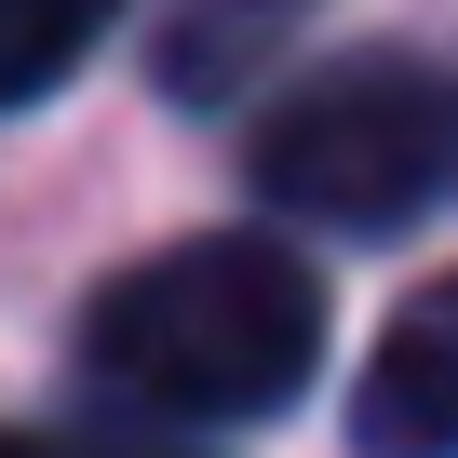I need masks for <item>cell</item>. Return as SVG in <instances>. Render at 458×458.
I'll return each mask as SVG.
<instances>
[{
    "label": "cell",
    "mask_w": 458,
    "mask_h": 458,
    "mask_svg": "<svg viewBox=\"0 0 458 458\" xmlns=\"http://www.w3.org/2000/svg\"><path fill=\"white\" fill-rule=\"evenodd\" d=\"M81 364L189 431H257L310 391L324 364V270L270 229H202V243H162L135 270L95 284L81 310Z\"/></svg>",
    "instance_id": "cell-1"
},
{
    "label": "cell",
    "mask_w": 458,
    "mask_h": 458,
    "mask_svg": "<svg viewBox=\"0 0 458 458\" xmlns=\"http://www.w3.org/2000/svg\"><path fill=\"white\" fill-rule=\"evenodd\" d=\"M243 175L310 229H404L458 175V108L418 55H337V68L270 95Z\"/></svg>",
    "instance_id": "cell-2"
},
{
    "label": "cell",
    "mask_w": 458,
    "mask_h": 458,
    "mask_svg": "<svg viewBox=\"0 0 458 458\" xmlns=\"http://www.w3.org/2000/svg\"><path fill=\"white\" fill-rule=\"evenodd\" d=\"M351 431L377 458H458V270H431L377 351H364V391H351Z\"/></svg>",
    "instance_id": "cell-3"
},
{
    "label": "cell",
    "mask_w": 458,
    "mask_h": 458,
    "mask_svg": "<svg viewBox=\"0 0 458 458\" xmlns=\"http://www.w3.org/2000/svg\"><path fill=\"white\" fill-rule=\"evenodd\" d=\"M108 14H122V0H0V108L55 95V81L108 41Z\"/></svg>",
    "instance_id": "cell-4"
}]
</instances>
